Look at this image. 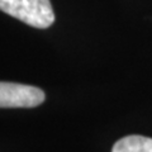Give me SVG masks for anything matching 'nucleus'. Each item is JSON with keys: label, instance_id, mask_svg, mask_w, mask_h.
<instances>
[{"label": "nucleus", "instance_id": "f257e3e1", "mask_svg": "<svg viewBox=\"0 0 152 152\" xmlns=\"http://www.w3.org/2000/svg\"><path fill=\"white\" fill-rule=\"evenodd\" d=\"M0 10L39 29L51 27L55 22L50 0H0Z\"/></svg>", "mask_w": 152, "mask_h": 152}, {"label": "nucleus", "instance_id": "7ed1b4c3", "mask_svg": "<svg viewBox=\"0 0 152 152\" xmlns=\"http://www.w3.org/2000/svg\"><path fill=\"white\" fill-rule=\"evenodd\" d=\"M112 152H152V138L132 134L114 143Z\"/></svg>", "mask_w": 152, "mask_h": 152}, {"label": "nucleus", "instance_id": "f03ea898", "mask_svg": "<svg viewBox=\"0 0 152 152\" xmlns=\"http://www.w3.org/2000/svg\"><path fill=\"white\" fill-rule=\"evenodd\" d=\"M45 99V91L39 88L0 81V108H34Z\"/></svg>", "mask_w": 152, "mask_h": 152}]
</instances>
